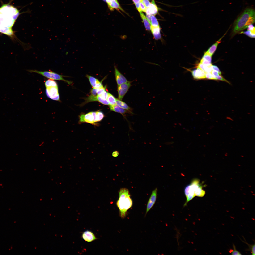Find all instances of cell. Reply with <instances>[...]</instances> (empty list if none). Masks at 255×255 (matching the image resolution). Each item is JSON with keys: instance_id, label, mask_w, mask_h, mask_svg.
<instances>
[{"instance_id": "1", "label": "cell", "mask_w": 255, "mask_h": 255, "mask_svg": "<svg viewBox=\"0 0 255 255\" xmlns=\"http://www.w3.org/2000/svg\"><path fill=\"white\" fill-rule=\"evenodd\" d=\"M19 14V10L13 6L8 4L2 5L0 8V32L13 36L12 27Z\"/></svg>"}, {"instance_id": "2", "label": "cell", "mask_w": 255, "mask_h": 255, "mask_svg": "<svg viewBox=\"0 0 255 255\" xmlns=\"http://www.w3.org/2000/svg\"><path fill=\"white\" fill-rule=\"evenodd\" d=\"M255 22V11L251 8H247L238 17L234 23L233 33L234 34L247 28Z\"/></svg>"}, {"instance_id": "3", "label": "cell", "mask_w": 255, "mask_h": 255, "mask_svg": "<svg viewBox=\"0 0 255 255\" xmlns=\"http://www.w3.org/2000/svg\"><path fill=\"white\" fill-rule=\"evenodd\" d=\"M119 196L116 205L119 210L121 217L123 218L125 217L128 210L132 207V201L127 189H121L119 191Z\"/></svg>"}, {"instance_id": "4", "label": "cell", "mask_w": 255, "mask_h": 255, "mask_svg": "<svg viewBox=\"0 0 255 255\" xmlns=\"http://www.w3.org/2000/svg\"><path fill=\"white\" fill-rule=\"evenodd\" d=\"M27 71L30 73H37L50 79L63 81L69 84L72 83L71 82L65 80L63 78V77L66 76L59 75L51 71H40L35 70H28Z\"/></svg>"}, {"instance_id": "5", "label": "cell", "mask_w": 255, "mask_h": 255, "mask_svg": "<svg viewBox=\"0 0 255 255\" xmlns=\"http://www.w3.org/2000/svg\"><path fill=\"white\" fill-rule=\"evenodd\" d=\"M196 182L192 181L191 184L187 186L184 190V193L186 198V200L183 206L187 205L188 203L192 200L195 196V192L197 187Z\"/></svg>"}, {"instance_id": "6", "label": "cell", "mask_w": 255, "mask_h": 255, "mask_svg": "<svg viewBox=\"0 0 255 255\" xmlns=\"http://www.w3.org/2000/svg\"><path fill=\"white\" fill-rule=\"evenodd\" d=\"M46 88V94L49 98L54 100L60 101L58 86Z\"/></svg>"}, {"instance_id": "7", "label": "cell", "mask_w": 255, "mask_h": 255, "mask_svg": "<svg viewBox=\"0 0 255 255\" xmlns=\"http://www.w3.org/2000/svg\"><path fill=\"white\" fill-rule=\"evenodd\" d=\"M131 85V82L129 81L118 85L117 90L119 99H122Z\"/></svg>"}, {"instance_id": "8", "label": "cell", "mask_w": 255, "mask_h": 255, "mask_svg": "<svg viewBox=\"0 0 255 255\" xmlns=\"http://www.w3.org/2000/svg\"><path fill=\"white\" fill-rule=\"evenodd\" d=\"M79 122L81 123L86 122L94 124L95 122L92 112L85 114H81L79 117Z\"/></svg>"}, {"instance_id": "9", "label": "cell", "mask_w": 255, "mask_h": 255, "mask_svg": "<svg viewBox=\"0 0 255 255\" xmlns=\"http://www.w3.org/2000/svg\"><path fill=\"white\" fill-rule=\"evenodd\" d=\"M157 189L156 188L152 192L151 196L147 204L146 214L152 208L155 203L157 198Z\"/></svg>"}, {"instance_id": "10", "label": "cell", "mask_w": 255, "mask_h": 255, "mask_svg": "<svg viewBox=\"0 0 255 255\" xmlns=\"http://www.w3.org/2000/svg\"><path fill=\"white\" fill-rule=\"evenodd\" d=\"M105 2L107 4L108 8L110 11H112L115 9L125 12L120 7L117 0H105Z\"/></svg>"}, {"instance_id": "11", "label": "cell", "mask_w": 255, "mask_h": 255, "mask_svg": "<svg viewBox=\"0 0 255 255\" xmlns=\"http://www.w3.org/2000/svg\"><path fill=\"white\" fill-rule=\"evenodd\" d=\"M115 79L118 85L126 83L128 81L118 70L115 66H114Z\"/></svg>"}, {"instance_id": "12", "label": "cell", "mask_w": 255, "mask_h": 255, "mask_svg": "<svg viewBox=\"0 0 255 255\" xmlns=\"http://www.w3.org/2000/svg\"><path fill=\"white\" fill-rule=\"evenodd\" d=\"M82 237L84 240L88 242H92L97 239L94 233L89 230L84 232L82 234Z\"/></svg>"}, {"instance_id": "13", "label": "cell", "mask_w": 255, "mask_h": 255, "mask_svg": "<svg viewBox=\"0 0 255 255\" xmlns=\"http://www.w3.org/2000/svg\"><path fill=\"white\" fill-rule=\"evenodd\" d=\"M191 72L195 79H201L205 78V72L198 68Z\"/></svg>"}, {"instance_id": "14", "label": "cell", "mask_w": 255, "mask_h": 255, "mask_svg": "<svg viewBox=\"0 0 255 255\" xmlns=\"http://www.w3.org/2000/svg\"><path fill=\"white\" fill-rule=\"evenodd\" d=\"M86 76L89 79L91 85L93 88L99 89L103 86L102 83L98 79L88 75H86Z\"/></svg>"}, {"instance_id": "15", "label": "cell", "mask_w": 255, "mask_h": 255, "mask_svg": "<svg viewBox=\"0 0 255 255\" xmlns=\"http://www.w3.org/2000/svg\"><path fill=\"white\" fill-rule=\"evenodd\" d=\"M109 107L111 111L120 113L123 116L127 113L132 114H133L127 110L121 108L116 105L112 106L110 105Z\"/></svg>"}, {"instance_id": "16", "label": "cell", "mask_w": 255, "mask_h": 255, "mask_svg": "<svg viewBox=\"0 0 255 255\" xmlns=\"http://www.w3.org/2000/svg\"><path fill=\"white\" fill-rule=\"evenodd\" d=\"M150 30L155 40L160 39L161 37L160 26L155 27L151 26Z\"/></svg>"}, {"instance_id": "17", "label": "cell", "mask_w": 255, "mask_h": 255, "mask_svg": "<svg viewBox=\"0 0 255 255\" xmlns=\"http://www.w3.org/2000/svg\"><path fill=\"white\" fill-rule=\"evenodd\" d=\"M212 57L205 52L202 58L200 63L207 66L212 65Z\"/></svg>"}, {"instance_id": "18", "label": "cell", "mask_w": 255, "mask_h": 255, "mask_svg": "<svg viewBox=\"0 0 255 255\" xmlns=\"http://www.w3.org/2000/svg\"><path fill=\"white\" fill-rule=\"evenodd\" d=\"M224 36L212 45L205 53L212 56L216 50L218 44L221 42V40Z\"/></svg>"}, {"instance_id": "19", "label": "cell", "mask_w": 255, "mask_h": 255, "mask_svg": "<svg viewBox=\"0 0 255 255\" xmlns=\"http://www.w3.org/2000/svg\"><path fill=\"white\" fill-rule=\"evenodd\" d=\"M116 104L117 106L121 108L127 110L132 113H133L132 112V109L125 103L122 101L121 100L116 98Z\"/></svg>"}, {"instance_id": "20", "label": "cell", "mask_w": 255, "mask_h": 255, "mask_svg": "<svg viewBox=\"0 0 255 255\" xmlns=\"http://www.w3.org/2000/svg\"><path fill=\"white\" fill-rule=\"evenodd\" d=\"M151 15H155L158 13L159 8L156 5L154 0H152L149 8Z\"/></svg>"}, {"instance_id": "21", "label": "cell", "mask_w": 255, "mask_h": 255, "mask_svg": "<svg viewBox=\"0 0 255 255\" xmlns=\"http://www.w3.org/2000/svg\"><path fill=\"white\" fill-rule=\"evenodd\" d=\"M140 17L142 19L146 30L148 31L150 30V24L145 16L142 12H140Z\"/></svg>"}, {"instance_id": "22", "label": "cell", "mask_w": 255, "mask_h": 255, "mask_svg": "<svg viewBox=\"0 0 255 255\" xmlns=\"http://www.w3.org/2000/svg\"><path fill=\"white\" fill-rule=\"evenodd\" d=\"M107 99L110 105L112 106L116 104V98L113 95L109 93H108Z\"/></svg>"}, {"instance_id": "23", "label": "cell", "mask_w": 255, "mask_h": 255, "mask_svg": "<svg viewBox=\"0 0 255 255\" xmlns=\"http://www.w3.org/2000/svg\"><path fill=\"white\" fill-rule=\"evenodd\" d=\"M151 26L157 27L160 26L159 22L154 15H152L150 23Z\"/></svg>"}, {"instance_id": "24", "label": "cell", "mask_w": 255, "mask_h": 255, "mask_svg": "<svg viewBox=\"0 0 255 255\" xmlns=\"http://www.w3.org/2000/svg\"><path fill=\"white\" fill-rule=\"evenodd\" d=\"M96 119L95 122L101 121L104 117V115L102 111H98L96 112Z\"/></svg>"}, {"instance_id": "25", "label": "cell", "mask_w": 255, "mask_h": 255, "mask_svg": "<svg viewBox=\"0 0 255 255\" xmlns=\"http://www.w3.org/2000/svg\"><path fill=\"white\" fill-rule=\"evenodd\" d=\"M45 85L46 87L58 86L56 81L50 79L46 81L45 83Z\"/></svg>"}, {"instance_id": "26", "label": "cell", "mask_w": 255, "mask_h": 255, "mask_svg": "<svg viewBox=\"0 0 255 255\" xmlns=\"http://www.w3.org/2000/svg\"><path fill=\"white\" fill-rule=\"evenodd\" d=\"M245 241H243L242 240V241L245 243L248 246V248L246 250L247 251H250L252 253V255H255V241L254 244L251 245L247 243L245 241Z\"/></svg>"}, {"instance_id": "27", "label": "cell", "mask_w": 255, "mask_h": 255, "mask_svg": "<svg viewBox=\"0 0 255 255\" xmlns=\"http://www.w3.org/2000/svg\"><path fill=\"white\" fill-rule=\"evenodd\" d=\"M96 101H97L105 105H109L107 100L103 99L100 96L97 95L96 97Z\"/></svg>"}, {"instance_id": "28", "label": "cell", "mask_w": 255, "mask_h": 255, "mask_svg": "<svg viewBox=\"0 0 255 255\" xmlns=\"http://www.w3.org/2000/svg\"><path fill=\"white\" fill-rule=\"evenodd\" d=\"M233 250L230 249L229 251V252L232 255H242L239 252L236 250V246L234 244H233Z\"/></svg>"}, {"instance_id": "29", "label": "cell", "mask_w": 255, "mask_h": 255, "mask_svg": "<svg viewBox=\"0 0 255 255\" xmlns=\"http://www.w3.org/2000/svg\"><path fill=\"white\" fill-rule=\"evenodd\" d=\"M132 0L135 4L136 8L138 11L140 13L142 12L140 10V0Z\"/></svg>"}, {"instance_id": "30", "label": "cell", "mask_w": 255, "mask_h": 255, "mask_svg": "<svg viewBox=\"0 0 255 255\" xmlns=\"http://www.w3.org/2000/svg\"><path fill=\"white\" fill-rule=\"evenodd\" d=\"M205 78L208 79L216 80L215 77L212 75L211 72L205 73Z\"/></svg>"}, {"instance_id": "31", "label": "cell", "mask_w": 255, "mask_h": 255, "mask_svg": "<svg viewBox=\"0 0 255 255\" xmlns=\"http://www.w3.org/2000/svg\"><path fill=\"white\" fill-rule=\"evenodd\" d=\"M140 2L144 4L147 8H149L150 6L151 3L149 0H140Z\"/></svg>"}, {"instance_id": "32", "label": "cell", "mask_w": 255, "mask_h": 255, "mask_svg": "<svg viewBox=\"0 0 255 255\" xmlns=\"http://www.w3.org/2000/svg\"><path fill=\"white\" fill-rule=\"evenodd\" d=\"M98 89L93 88L91 91L90 95L93 96H96L97 95V92Z\"/></svg>"}, {"instance_id": "33", "label": "cell", "mask_w": 255, "mask_h": 255, "mask_svg": "<svg viewBox=\"0 0 255 255\" xmlns=\"http://www.w3.org/2000/svg\"><path fill=\"white\" fill-rule=\"evenodd\" d=\"M241 33H243L245 34L249 37L251 38H255V35H252L250 30H247L246 31L242 32Z\"/></svg>"}, {"instance_id": "34", "label": "cell", "mask_w": 255, "mask_h": 255, "mask_svg": "<svg viewBox=\"0 0 255 255\" xmlns=\"http://www.w3.org/2000/svg\"><path fill=\"white\" fill-rule=\"evenodd\" d=\"M108 93L105 90L103 92L100 96L103 99L105 100H106L108 97Z\"/></svg>"}, {"instance_id": "35", "label": "cell", "mask_w": 255, "mask_h": 255, "mask_svg": "<svg viewBox=\"0 0 255 255\" xmlns=\"http://www.w3.org/2000/svg\"><path fill=\"white\" fill-rule=\"evenodd\" d=\"M212 70H215L218 72L220 75L221 74V72L218 68L217 66L214 65H212L211 67Z\"/></svg>"}, {"instance_id": "36", "label": "cell", "mask_w": 255, "mask_h": 255, "mask_svg": "<svg viewBox=\"0 0 255 255\" xmlns=\"http://www.w3.org/2000/svg\"><path fill=\"white\" fill-rule=\"evenodd\" d=\"M106 89V87L103 86L99 88L97 92V95L100 96L103 92Z\"/></svg>"}, {"instance_id": "37", "label": "cell", "mask_w": 255, "mask_h": 255, "mask_svg": "<svg viewBox=\"0 0 255 255\" xmlns=\"http://www.w3.org/2000/svg\"><path fill=\"white\" fill-rule=\"evenodd\" d=\"M140 10L141 11L144 12H146L147 8L141 2H140Z\"/></svg>"}, {"instance_id": "38", "label": "cell", "mask_w": 255, "mask_h": 255, "mask_svg": "<svg viewBox=\"0 0 255 255\" xmlns=\"http://www.w3.org/2000/svg\"><path fill=\"white\" fill-rule=\"evenodd\" d=\"M216 80H217L222 81H226L228 83L229 82L227 80H226L223 77L219 75L215 77Z\"/></svg>"}, {"instance_id": "39", "label": "cell", "mask_w": 255, "mask_h": 255, "mask_svg": "<svg viewBox=\"0 0 255 255\" xmlns=\"http://www.w3.org/2000/svg\"><path fill=\"white\" fill-rule=\"evenodd\" d=\"M211 73L212 75L215 78L216 77L220 75L218 72L215 70H212Z\"/></svg>"}, {"instance_id": "40", "label": "cell", "mask_w": 255, "mask_h": 255, "mask_svg": "<svg viewBox=\"0 0 255 255\" xmlns=\"http://www.w3.org/2000/svg\"><path fill=\"white\" fill-rule=\"evenodd\" d=\"M119 154V152L117 151H114L112 153V156L114 157H116L118 156Z\"/></svg>"}, {"instance_id": "41", "label": "cell", "mask_w": 255, "mask_h": 255, "mask_svg": "<svg viewBox=\"0 0 255 255\" xmlns=\"http://www.w3.org/2000/svg\"><path fill=\"white\" fill-rule=\"evenodd\" d=\"M152 15L146 14V17L150 24L151 21V17Z\"/></svg>"}, {"instance_id": "42", "label": "cell", "mask_w": 255, "mask_h": 255, "mask_svg": "<svg viewBox=\"0 0 255 255\" xmlns=\"http://www.w3.org/2000/svg\"><path fill=\"white\" fill-rule=\"evenodd\" d=\"M253 25L252 24H251L248 26L247 28V30H251L254 27Z\"/></svg>"}, {"instance_id": "43", "label": "cell", "mask_w": 255, "mask_h": 255, "mask_svg": "<svg viewBox=\"0 0 255 255\" xmlns=\"http://www.w3.org/2000/svg\"><path fill=\"white\" fill-rule=\"evenodd\" d=\"M145 12L146 13V14H151L149 8H147Z\"/></svg>"}, {"instance_id": "44", "label": "cell", "mask_w": 255, "mask_h": 255, "mask_svg": "<svg viewBox=\"0 0 255 255\" xmlns=\"http://www.w3.org/2000/svg\"><path fill=\"white\" fill-rule=\"evenodd\" d=\"M103 0L105 2V0Z\"/></svg>"}]
</instances>
